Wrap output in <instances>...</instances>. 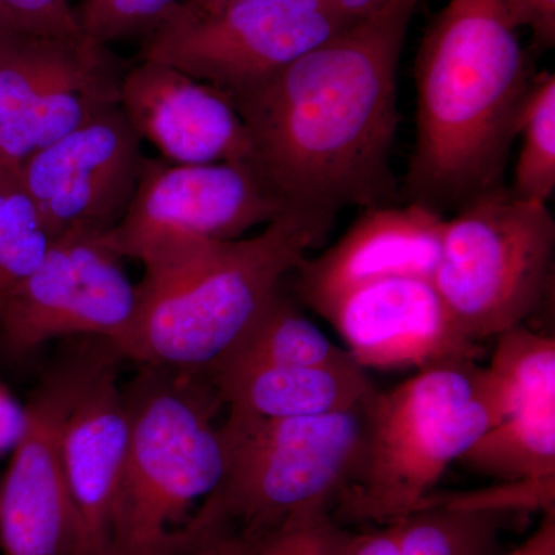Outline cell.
<instances>
[{
    "label": "cell",
    "mask_w": 555,
    "mask_h": 555,
    "mask_svg": "<svg viewBox=\"0 0 555 555\" xmlns=\"http://www.w3.org/2000/svg\"><path fill=\"white\" fill-rule=\"evenodd\" d=\"M420 0H387L257 86L232 94L248 166L298 210L390 206L397 75Z\"/></svg>",
    "instance_id": "obj_1"
},
{
    "label": "cell",
    "mask_w": 555,
    "mask_h": 555,
    "mask_svg": "<svg viewBox=\"0 0 555 555\" xmlns=\"http://www.w3.org/2000/svg\"><path fill=\"white\" fill-rule=\"evenodd\" d=\"M517 31L505 0H449L430 22L415 62L411 201L440 211L502 185L535 76Z\"/></svg>",
    "instance_id": "obj_2"
},
{
    "label": "cell",
    "mask_w": 555,
    "mask_h": 555,
    "mask_svg": "<svg viewBox=\"0 0 555 555\" xmlns=\"http://www.w3.org/2000/svg\"><path fill=\"white\" fill-rule=\"evenodd\" d=\"M334 218L291 208L259 235L215 244L181 268L144 276L122 357L206 374L268 308L283 278L326 240Z\"/></svg>",
    "instance_id": "obj_3"
},
{
    "label": "cell",
    "mask_w": 555,
    "mask_h": 555,
    "mask_svg": "<svg viewBox=\"0 0 555 555\" xmlns=\"http://www.w3.org/2000/svg\"><path fill=\"white\" fill-rule=\"evenodd\" d=\"M122 385L129 449L112 555H160L177 546L225 470L217 425L224 406L203 372L139 364Z\"/></svg>",
    "instance_id": "obj_4"
},
{
    "label": "cell",
    "mask_w": 555,
    "mask_h": 555,
    "mask_svg": "<svg viewBox=\"0 0 555 555\" xmlns=\"http://www.w3.org/2000/svg\"><path fill=\"white\" fill-rule=\"evenodd\" d=\"M503 420L494 383L476 360L416 372L366 404L363 452L332 516L392 524L420 509L430 491Z\"/></svg>",
    "instance_id": "obj_5"
},
{
    "label": "cell",
    "mask_w": 555,
    "mask_h": 555,
    "mask_svg": "<svg viewBox=\"0 0 555 555\" xmlns=\"http://www.w3.org/2000/svg\"><path fill=\"white\" fill-rule=\"evenodd\" d=\"M366 404L308 418L229 412L219 426L224 477L190 528L264 537L298 514L320 507L334 511L360 463Z\"/></svg>",
    "instance_id": "obj_6"
},
{
    "label": "cell",
    "mask_w": 555,
    "mask_h": 555,
    "mask_svg": "<svg viewBox=\"0 0 555 555\" xmlns=\"http://www.w3.org/2000/svg\"><path fill=\"white\" fill-rule=\"evenodd\" d=\"M555 222L547 204L503 185L444 222L434 287L470 341L520 326L553 278Z\"/></svg>",
    "instance_id": "obj_7"
},
{
    "label": "cell",
    "mask_w": 555,
    "mask_h": 555,
    "mask_svg": "<svg viewBox=\"0 0 555 555\" xmlns=\"http://www.w3.org/2000/svg\"><path fill=\"white\" fill-rule=\"evenodd\" d=\"M286 210L246 163L182 166L145 159L129 208L104 240L120 258L141 261L144 276H156Z\"/></svg>",
    "instance_id": "obj_8"
},
{
    "label": "cell",
    "mask_w": 555,
    "mask_h": 555,
    "mask_svg": "<svg viewBox=\"0 0 555 555\" xmlns=\"http://www.w3.org/2000/svg\"><path fill=\"white\" fill-rule=\"evenodd\" d=\"M353 22L323 0H235L215 13H193L178 3L145 35L141 57L232 96L276 75Z\"/></svg>",
    "instance_id": "obj_9"
},
{
    "label": "cell",
    "mask_w": 555,
    "mask_h": 555,
    "mask_svg": "<svg viewBox=\"0 0 555 555\" xmlns=\"http://www.w3.org/2000/svg\"><path fill=\"white\" fill-rule=\"evenodd\" d=\"M62 357L27 408V426L0 481L3 555H80L82 534L62 460L65 420L105 357L107 339L83 337Z\"/></svg>",
    "instance_id": "obj_10"
},
{
    "label": "cell",
    "mask_w": 555,
    "mask_h": 555,
    "mask_svg": "<svg viewBox=\"0 0 555 555\" xmlns=\"http://www.w3.org/2000/svg\"><path fill=\"white\" fill-rule=\"evenodd\" d=\"M120 259L104 235L54 240L39 268L0 298V349L20 360L51 339L94 337L122 353L138 291Z\"/></svg>",
    "instance_id": "obj_11"
},
{
    "label": "cell",
    "mask_w": 555,
    "mask_h": 555,
    "mask_svg": "<svg viewBox=\"0 0 555 555\" xmlns=\"http://www.w3.org/2000/svg\"><path fill=\"white\" fill-rule=\"evenodd\" d=\"M144 163L141 138L115 105L39 150L21 175L54 240L105 235L129 208Z\"/></svg>",
    "instance_id": "obj_12"
},
{
    "label": "cell",
    "mask_w": 555,
    "mask_h": 555,
    "mask_svg": "<svg viewBox=\"0 0 555 555\" xmlns=\"http://www.w3.org/2000/svg\"><path fill=\"white\" fill-rule=\"evenodd\" d=\"M363 369H422L477 360L433 281L390 278L347 292L318 310Z\"/></svg>",
    "instance_id": "obj_13"
},
{
    "label": "cell",
    "mask_w": 555,
    "mask_h": 555,
    "mask_svg": "<svg viewBox=\"0 0 555 555\" xmlns=\"http://www.w3.org/2000/svg\"><path fill=\"white\" fill-rule=\"evenodd\" d=\"M119 107L171 164H247V133L232 98L177 68L141 61L120 79Z\"/></svg>",
    "instance_id": "obj_14"
},
{
    "label": "cell",
    "mask_w": 555,
    "mask_h": 555,
    "mask_svg": "<svg viewBox=\"0 0 555 555\" xmlns=\"http://www.w3.org/2000/svg\"><path fill=\"white\" fill-rule=\"evenodd\" d=\"M441 211L411 201L406 207H369L341 240L297 268V292L310 309H323L353 288L390 280L433 281L440 259Z\"/></svg>",
    "instance_id": "obj_15"
},
{
    "label": "cell",
    "mask_w": 555,
    "mask_h": 555,
    "mask_svg": "<svg viewBox=\"0 0 555 555\" xmlns=\"http://www.w3.org/2000/svg\"><path fill=\"white\" fill-rule=\"evenodd\" d=\"M113 349L80 390L62 433V460L76 514L80 555H112L127 449L129 412Z\"/></svg>",
    "instance_id": "obj_16"
},
{
    "label": "cell",
    "mask_w": 555,
    "mask_h": 555,
    "mask_svg": "<svg viewBox=\"0 0 555 555\" xmlns=\"http://www.w3.org/2000/svg\"><path fill=\"white\" fill-rule=\"evenodd\" d=\"M207 377L229 412L259 418L338 414L363 406L378 392L366 369L353 360L323 366L255 367Z\"/></svg>",
    "instance_id": "obj_17"
},
{
    "label": "cell",
    "mask_w": 555,
    "mask_h": 555,
    "mask_svg": "<svg viewBox=\"0 0 555 555\" xmlns=\"http://www.w3.org/2000/svg\"><path fill=\"white\" fill-rule=\"evenodd\" d=\"M107 47L10 31L0 38V124L33 102L72 89L119 82Z\"/></svg>",
    "instance_id": "obj_18"
},
{
    "label": "cell",
    "mask_w": 555,
    "mask_h": 555,
    "mask_svg": "<svg viewBox=\"0 0 555 555\" xmlns=\"http://www.w3.org/2000/svg\"><path fill=\"white\" fill-rule=\"evenodd\" d=\"M352 360L346 349L332 343L291 299L278 292L246 334L206 374H232L255 367L323 366Z\"/></svg>",
    "instance_id": "obj_19"
},
{
    "label": "cell",
    "mask_w": 555,
    "mask_h": 555,
    "mask_svg": "<svg viewBox=\"0 0 555 555\" xmlns=\"http://www.w3.org/2000/svg\"><path fill=\"white\" fill-rule=\"evenodd\" d=\"M459 462L502 481L555 478V398L511 409Z\"/></svg>",
    "instance_id": "obj_20"
},
{
    "label": "cell",
    "mask_w": 555,
    "mask_h": 555,
    "mask_svg": "<svg viewBox=\"0 0 555 555\" xmlns=\"http://www.w3.org/2000/svg\"><path fill=\"white\" fill-rule=\"evenodd\" d=\"M119 82L57 91L0 124V167H16L87 120L119 105Z\"/></svg>",
    "instance_id": "obj_21"
},
{
    "label": "cell",
    "mask_w": 555,
    "mask_h": 555,
    "mask_svg": "<svg viewBox=\"0 0 555 555\" xmlns=\"http://www.w3.org/2000/svg\"><path fill=\"white\" fill-rule=\"evenodd\" d=\"M513 514L463 509L427 499L425 506L387 525L400 555H489Z\"/></svg>",
    "instance_id": "obj_22"
},
{
    "label": "cell",
    "mask_w": 555,
    "mask_h": 555,
    "mask_svg": "<svg viewBox=\"0 0 555 555\" xmlns=\"http://www.w3.org/2000/svg\"><path fill=\"white\" fill-rule=\"evenodd\" d=\"M53 243L21 169L0 167V298L39 268Z\"/></svg>",
    "instance_id": "obj_23"
},
{
    "label": "cell",
    "mask_w": 555,
    "mask_h": 555,
    "mask_svg": "<svg viewBox=\"0 0 555 555\" xmlns=\"http://www.w3.org/2000/svg\"><path fill=\"white\" fill-rule=\"evenodd\" d=\"M495 338L491 364L486 369L499 393L503 418L526 401L555 398L554 337L520 324Z\"/></svg>",
    "instance_id": "obj_24"
},
{
    "label": "cell",
    "mask_w": 555,
    "mask_h": 555,
    "mask_svg": "<svg viewBox=\"0 0 555 555\" xmlns=\"http://www.w3.org/2000/svg\"><path fill=\"white\" fill-rule=\"evenodd\" d=\"M517 137L521 138L514 196L547 204L555 193V75L534 76L521 112Z\"/></svg>",
    "instance_id": "obj_25"
},
{
    "label": "cell",
    "mask_w": 555,
    "mask_h": 555,
    "mask_svg": "<svg viewBox=\"0 0 555 555\" xmlns=\"http://www.w3.org/2000/svg\"><path fill=\"white\" fill-rule=\"evenodd\" d=\"M181 0H82L80 30L96 46L153 30Z\"/></svg>",
    "instance_id": "obj_26"
},
{
    "label": "cell",
    "mask_w": 555,
    "mask_h": 555,
    "mask_svg": "<svg viewBox=\"0 0 555 555\" xmlns=\"http://www.w3.org/2000/svg\"><path fill=\"white\" fill-rule=\"evenodd\" d=\"M349 535L332 509L320 507L288 518L262 537L254 555H341Z\"/></svg>",
    "instance_id": "obj_27"
},
{
    "label": "cell",
    "mask_w": 555,
    "mask_h": 555,
    "mask_svg": "<svg viewBox=\"0 0 555 555\" xmlns=\"http://www.w3.org/2000/svg\"><path fill=\"white\" fill-rule=\"evenodd\" d=\"M0 10L14 30L72 42L89 40L68 0H0Z\"/></svg>",
    "instance_id": "obj_28"
},
{
    "label": "cell",
    "mask_w": 555,
    "mask_h": 555,
    "mask_svg": "<svg viewBox=\"0 0 555 555\" xmlns=\"http://www.w3.org/2000/svg\"><path fill=\"white\" fill-rule=\"evenodd\" d=\"M261 539L232 529L195 531L188 528L184 539L160 555H254Z\"/></svg>",
    "instance_id": "obj_29"
},
{
    "label": "cell",
    "mask_w": 555,
    "mask_h": 555,
    "mask_svg": "<svg viewBox=\"0 0 555 555\" xmlns=\"http://www.w3.org/2000/svg\"><path fill=\"white\" fill-rule=\"evenodd\" d=\"M505 3L517 28H529L539 49H553L555 0H505Z\"/></svg>",
    "instance_id": "obj_30"
},
{
    "label": "cell",
    "mask_w": 555,
    "mask_h": 555,
    "mask_svg": "<svg viewBox=\"0 0 555 555\" xmlns=\"http://www.w3.org/2000/svg\"><path fill=\"white\" fill-rule=\"evenodd\" d=\"M27 426V408L0 382V459L21 440Z\"/></svg>",
    "instance_id": "obj_31"
},
{
    "label": "cell",
    "mask_w": 555,
    "mask_h": 555,
    "mask_svg": "<svg viewBox=\"0 0 555 555\" xmlns=\"http://www.w3.org/2000/svg\"><path fill=\"white\" fill-rule=\"evenodd\" d=\"M377 531L347 537L341 555H400L396 534L390 525H382Z\"/></svg>",
    "instance_id": "obj_32"
},
{
    "label": "cell",
    "mask_w": 555,
    "mask_h": 555,
    "mask_svg": "<svg viewBox=\"0 0 555 555\" xmlns=\"http://www.w3.org/2000/svg\"><path fill=\"white\" fill-rule=\"evenodd\" d=\"M505 555H555V509L543 513V520L524 545Z\"/></svg>",
    "instance_id": "obj_33"
},
{
    "label": "cell",
    "mask_w": 555,
    "mask_h": 555,
    "mask_svg": "<svg viewBox=\"0 0 555 555\" xmlns=\"http://www.w3.org/2000/svg\"><path fill=\"white\" fill-rule=\"evenodd\" d=\"M323 2L350 20L358 21L382 9L387 0H323Z\"/></svg>",
    "instance_id": "obj_34"
},
{
    "label": "cell",
    "mask_w": 555,
    "mask_h": 555,
    "mask_svg": "<svg viewBox=\"0 0 555 555\" xmlns=\"http://www.w3.org/2000/svg\"><path fill=\"white\" fill-rule=\"evenodd\" d=\"M232 2L235 0H181V5L193 13H215Z\"/></svg>",
    "instance_id": "obj_35"
},
{
    "label": "cell",
    "mask_w": 555,
    "mask_h": 555,
    "mask_svg": "<svg viewBox=\"0 0 555 555\" xmlns=\"http://www.w3.org/2000/svg\"><path fill=\"white\" fill-rule=\"evenodd\" d=\"M17 31L14 30L13 25L10 24L9 17L5 16L2 10H0V38L5 36L7 33Z\"/></svg>",
    "instance_id": "obj_36"
}]
</instances>
